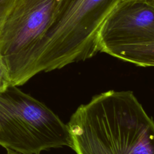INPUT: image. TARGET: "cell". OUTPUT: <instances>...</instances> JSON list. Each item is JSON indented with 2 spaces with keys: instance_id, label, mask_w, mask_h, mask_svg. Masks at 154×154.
I'll list each match as a JSON object with an SVG mask.
<instances>
[{
  "instance_id": "obj_9",
  "label": "cell",
  "mask_w": 154,
  "mask_h": 154,
  "mask_svg": "<svg viewBox=\"0 0 154 154\" xmlns=\"http://www.w3.org/2000/svg\"><path fill=\"white\" fill-rule=\"evenodd\" d=\"M6 150H7V153L6 154H21V153H17L16 152H14V151L10 150V149H6Z\"/></svg>"
},
{
  "instance_id": "obj_8",
  "label": "cell",
  "mask_w": 154,
  "mask_h": 154,
  "mask_svg": "<svg viewBox=\"0 0 154 154\" xmlns=\"http://www.w3.org/2000/svg\"><path fill=\"white\" fill-rule=\"evenodd\" d=\"M10 85L7 69L0 55V91H4Z\"/></svg>"
},
{
  "instance_id": "obj_2",
  "label": "cell",
  "mask_w": 154,
  "mask_h": 154,
  "mask_svg": "<svg viewBox=\"0 0 154 154\" xmlns=\"http://www.w3.org/2000/svg\"><path fill=\"white\" fill-rule=\"evenodd\" d=\"M120 1L60 0L52 22L33 52L28 79L100 52V29Z\"/></svg>"
},
{
  "instance_id": "obj_7",
  "label": "cell",
  "mask_w": 154,
  "mask_h": 154,
  "mask_svg": "<svg viewBox=\"0 0 154 154\" xmlns=\"http://www.w3.org/2000/svg\"><path fill=\"white\" fill-rule=\"evenodd\" d=\"M16 0H0V35L5 20Z\"/></svg>"
},
{
  "instance_id": "obj_5",
  "label": "cell",
  "mask_w": 154,
  "mask_h": 154,
  "mask_svg": "<svg viewBox=\"0 0 154 154\" xmlns=\"http://www.w3.org/2000/svg\"><path fill=\"white\" fill-rule=\"evenodd\" d=\"M99 51L154 41V0H121L99 32Z\"/></svg>"
},
{
  "instance_id": "obj_4",
  "label": "cell",
  "mask_w": 154,
  "mask_h": 154,
  "mask_svg": "<svg viewBox=\"0 0 154 154\" xmlns=\"http://www.w3.org/2000/svg\"><path fill=\"white\" fill-rule=\"evenodd\" d=\"M60 1H16L0 35V55L10 85L20 86L28 81L32 55L52 22Z\"/></svg>"
},
{
  "instance_id": "obj_6",
  "label": "cell",
  "mask_w": 154,
  "mask_h": 154,
  "mask_svg": "<svg viewBox=\"0 0 154 154\" xmlns=\"http://www.w3.org/2000/svg\"><path fill=\"white\" fill-rule=\"evenodd\" d=\"M103 52L138 66L154 67V41L141 45L109 48Z\"/></svg>"
},
{
  "instance_id": "obj_3",
  "label": "cell",
  "mask_w": 154,
  "mask_h": 154,
  "mask_svg": "<svg viewBox=\"0 0 154 154\" xmlns=\"http://www.w3.org/2000/svg\"><path fill=\"white\" fill-rule=\"evenodd\" d=\"M67 125L44 103L10 85L0 91V146L21 154L71 147Z\"/></svg>"
},
{
  "instance_id": "obj_1",
  "label": "cell",
  "mask_w": 154,
  "mask_h": 154,
  "mask_svg": "<svg viewBox=\"0 0 154 154\" xmlns=\"http://www.w3.org/2000/svg\"><path fill=\"white\" fill-rule=\"evenodd\" d=\"M76 154H154V122L131 91H108L67 124Z\"/></svg>"
}]
</instances>
